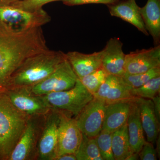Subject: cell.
I'll use <instances>...</instances> for the list:
<instances>
[{
	"label": "cell",
	"instance_id": "4dcf8cb0",
	"mask_svg": "<svg viewBox=\"0 0 160 160\" xmlns=\"http://www.w3.org/2000/svg\"><path fill=\"white\" fill-rule=\"evenodd\" d=\"M55 160H77L74 154H64L57 157Z\"/></svg>",
	"mask_w": 160,
	"mask_h": 160
},
{
	"label": "cell",
	"instance_id": "ba28073f",
	"mask_svg": "<svg viewBox=\"0 0 160 160\" xmlns=\"http://www.w3.org/2000/svg\"><path fill=\"white\" fill-rule=\"evenodd\" d=\"M46 115L43 130L38 140V159L55 160L58 155V127L60 112L51 109Z\"/></svg>",
	"mask_w": 160,
	"mask_h": 160
},
{
	"label": "cell",
	"instance_id": "7c38bea8",
	"mask_svg": "<svg viewBox=\"0 0 160 160\" xmlns=\"http://www.w3.org/2000/svg\"><path fill=\"white\" fill-rule=\"evenodd\" d=\"M38 116L29 117L26 128L8 159L29 160L32 156L40 135Z\"/></svg>",
	"mask_w": 160,
	"mask_h": 160
},
{
	"label": "cell",
	"instance_id": "9a60e30c",
	"mask_svg": "<svg viewBox=\"0 0 160 160\" xmlns=\"http://www.w3.org/2000/svg\"><path fill=\"white\" fill-rule=\"evenodd\" d=\"M103 49L90 54L69 52L66 57L79 79L102 68Z\"/></svg>",
	"mask_w": 160,
	"mask_h": 160
},
{
	"label": "cell",
	"instance_id": "52a82bcc",
	"mask_svg": "<svg viewBox=\"0 0 160 160\" xmlns=\"http://www.w3.org/2000/svg\"><path fill=\"white\" fill-rule=\"evenodd\" d=\"M51 20L43 9L31 12L12 6L0 4V21L16 27L32 28L42 27Z\"/></svg>",
	"mask_w": 160,
	"mask_h": 160
},
{
	"label": "cell",
	"instance_id": "d4e9b609",
	"mask_svg": "<svg viewBox=\"0 0 160 160\" xmlns=\"http://www.w3.org/2000/svg\"><path fill=\"white\" fill-rule=\"evenodd\" d=\"M108 75L102 68H101L78 79L83 86L93 95L105 82Z\"/></svg>",
	"mask_w": 160,
	"mask_h": 160
},
{
	"label": "cell",
	"instance_id": "83f0119b",
	"mask_svg": "<svg viewBox=\"0 0 160 160\" xmlns=\"http://www.w3.org/2000/svg\"><path fill=\"white\" fill-rule=\"evenodd\" d=\"M140 159L142 160H157V152L153 144L146 141L138 153Z\"/></svg>",
	"mask_w": 160,
	"mask_h": 160
},
{
	"label": "cell",
	"instance_id": "ffe728a7",
	"mask_svg": "<svg viewBox=\"0 0 160 160\" xmlns=\"http://www.w3.org/2000/svg\"><path fill=\"white\" fill-rule=\"evenodd\" d=\"M140 12L148 33L153 38L156 46L160 40V1L148 0L140 9Z\"/></svg>",
	"mask_w": 160,
	"mask_h": 160
},
{
	"label": "cell",
	"instance_id": "836d02e7",
	"mask_svg": "<svg viewBox=\"0 0 160 160\" xmlns=\"http://www.w3.org/2000/svg\"><path fill=\"white\" fill-rule=\"evenodd\" d=\"M118 1H119V0H118Z\"/></svg>",
	"mask_w": 160,
	"mask_h": 160
},
{
	"label": "cell",
	"instance_id": "f1b7e54d",
	"mask_svg": "<svg viewBox=\"0 0 160 160\" xmlns=\"http://www.w3.org/2000/svg\"><path fill=\"white\" fill-rule=\"evenodd\" d=\"M118 0H68L64 2L68 6H77L87 4H103L111 5L114 4Z\"/></svg>",
	"mask_w": 160,
	"mask_h": 160
},
{
	"label": "cell",
	"instance_id": "484cf974",
	"mask_svg": "<svg viewBox=\"0 0 160 160\" xmlns=\"http://www.w3.org/2000/svg\"><path fill=\"white\" fill-rule=\"evenodd\" d=\"M95 138L103 160H114L112 149V133L102 130Z\"/></svg>",
	"mask_w": 160,
	"mask_h": 160
},
{
	"label": "cell",
	"instance_id": "5b68a950",
	"mask_svg": "<svg viewBox=\"0 0 160 160\" xmlns=\"http://www.w3.org/2000/svg\"><path fill=\"white\" fill-rule=\"evenodd\" d=\"M78 79L66 58L47 78L30 88L35 94L43 95L71 89Z\"/></svg>",
	"mask_w": 160,
	"mask_h": 160
},
{
	"label": "cell",
	"instance_id": "8fae6325",
	"mask_svg": "<svg viewBox=\"0 0 160 160\" xmlns=\"http://www.w3.org/2000/svg\"><path fill=\"white\" fill-rule=\"evenodd\" d=\"M160 66V45L149 49L131 52L126 55L124 70L129 74H138Z\"/></svg>",
	"mask_w": 160,
	"mask_h": 160
},
{
	"label": "cell",
	"instance_id": "8992f818",
	"mask_svg": "<svg viewBox=\"0 0 160 160\" xmlns=\"http://www.w3.org/2000/svg\"><path fill=\"white\" fill-rule=\"evenodd\" d=\"M6 93L12 105L28 116H45L51 109L42 96L35 94L30 87L10 88Z\"/></svg>",
	"mask_w": 160,
	"mask_h": 160
},
{
	"label": "cell",
	"instance_id": "7a4b0ae2",
	"mask_svg": "<svg viewBox=\"0 0 160 160\" xmlns=\"http://www.w3.org/2000/svg\"><path fill=\"white\" fill-rule=\"evenodd\" d=\"M66 59L62 52L49 49L32 56L15 71L7 87H31L47 78Z\"/></svg>",
	"mask_w": 160,
	"mask_h": 160
},
{
	"label": "cell",
	"instance_id": "cb8c5ba5",
	"mask_svg": "<svg viewBox=\"0 0 160 160\" xmlns=\"http://www.w3.org/2000/svg\"><path fill=\"white\" fill-rule=\"evenodd\" d=\"M160 76L157 77L149 80L138 88L132 89L131 93L134 97L152 99L159 94Z\"/></svg>",
	"mask_w": 160,
	"mask_h": 160
},
{
	"label": "cell",
	"instance_id": "e0dca14e",
	"mask_svg": "<svg viewBox=\"0 0 160 160\" xmlns=\"http://www.w3.org/2000/svg\"><path fill=\"white\" fill-rule=\"evenodd\" d=\"M109 8L112 16L120 18L133 25L144 34L149 35L141 15V8L136 0H126L118 4H111Z\"/></svg>",
	"mask_w": 160,
	"mask_h": 160
},
{
	"label": "cell",
	"instance_id": "9c48e42d",
	"mask_svg": "<svg viewBox=\"0 0 160 160\" xmlns=\"http://www.w3.org/2000/svg\"><path fill=\"white\" fill-rule=\"evenodd\" d=\"M106 105L94 97L80 112L75 119L82 133L95 138L102 131Z\"/></svg>",
	"mask_w": 160,
	"mask_h": 160
},
{
	"label": "cell",
	"instance_id": "4fadbf2b",
	"mask_svg": "<svg viewBox=\"0 0 160 160\" xmlns=\"http://www.w3.org/2000/svg\"><path fill=\"white\" fill-rule=\"evenodd\" d=\"M93 97L107 104L129 101L135 97L131 89L123 82L121 76L108 75L106 80Z\"/></svg>",
	"mask_w": 160,
	"mask_h": 160
},
{
	"label": "cell",
	"instance_id": "7402d4cb",
	"mask_svg": "<svg viewBox=\"0 0 160 160\" xmlns=\"http://www.w3.org/2000/svg\"><path fill=\"white\" fill-rule=\"evenodd\" d=\"M77 160H103L100 154L95 138L82 133V138L75 153Z\"/></svg>",
	"mask_w": 160,
	"mask_h": 160
},
{
	"label": "cell",
	"instance_id": "44dd1931",
	"mask_svg": "<svg viewBox=\"0 0 160 160\" xmlns=\"http://www.w3.org/2000/svg\"><path fill=\"white\" fill-rule=\"evenodd\" d=\"M112 149L116 160H126L131 154L127 124L112 133Z\"/></svg>",
	"mask_w": 160,
	"mask_h": 160
},
{
	"label": "cell",
	"instance_id": "30bf717a",
	"mask_svg": "<svg viewBox=\"0 0 160 160\" xmlns=\"http://www.w3.org/2000/svg\"><path fill=\"white\" fill-rule=\"evenodd\" d=\"M59 112L57 157L64 154H75L82 141V133L75 119L62 112Z\"/></svg>",
	"mask_w": 160,
	"mask_h": 160
},
{
	"label": "cell",
	"instance_id": "5bb4252c",
	"mask_svg": "<svg viewBox=\"0 0 160 160\" xmlns=\"http://www.w3.org/2000/svg\"><path fill=\"white\" fill-rule=\"evenodd\" d=\"M123 43L118 38H112L103 49L102 68L108 75L122 76L125 73L126 55L123 51Z\"/></svg>",
	"mask_w": 160,
	"mask_h": 160
},
{
	"label": "cell",
	"instance_id": "4316f807",
	"mask_svg": "<svg viewBox=\"0 0 160 160\" xmlns=\"http://www.w3.org/2000/svg\"><path fill=\"white\" fill-rule=\"evenodd\" d=\"M68 0H17L9 5L25 11L33 12L42 9V6L47 3L56 1H62L63 2Z\"/></svg>",
	"mask_w": 160,
	"mask_h": 160
},
{
	"label": "cell",
	"instance_id": "ac0fdd59",
	"mask_svg": "<svg viewBox=\"0 0 160 160\" xmlns=\"http://www.w3.org/2000/svg\"><path fill=\"white\" fill-rule=\"evenodd\" d=\"M139 109L141 122L147 141L154 144L158 137L160 124L158 122L153 109L152 100L135 97Z\"/></svg>",
	"mask_w": 160,
	"mask_h": 160
},
{
	"label": "cell",
	"instance_id": "277c9868",
	"mask_svg": "<svg viewBox=\"0 0 160 160\" xmlns=\"http://www.w3.org/2000/svg\"><path fill=\"white\" fill-rule=\"evenodd\" d=\"M42 96L51 109L75 117L94 98L79 79L71 89Z\"/></svg>",
	"mask_w": 160,
	"mask_h": 160
},
{
	"label": "cell",
	"instance_id": "f546056e",
	"mask_svg": "<svg viewBox=\"0 0 160 160\" xmlns=\"http://www.w3.org/2000/svg\"><path fill=\"white\" fill-rule=\"evenodd\" d=\"M153 104V109L158 122L160 124V98L158 95L152 99Z\"/></svg>",
	"mask_w": 160,
	"mask_h": 160
},
{
	"label": "cell",
	"instance_id": "1f68e13d",
	"mask_svg": "<svg viewBox=\"0 0 160 160\" xmlns=\"http://www.w3.org/2000/svg\"><path fill=\"white\" fill-rule=\"evenodd\" d=\"M138 158H139L138 153H132L127 158L126 160H138Z\"/></svg>",
	"mask_w": 160,
	"mask_h": 160
},
{
	"label": "cell",
	"instance_id": "d6986e66",
	"mask_svg": "<svg viewBox=\"0 0 160 160\" xmlns=\"http://www.w3.org/2000/svg\"><path fill=\"white\" fill-rule=\"evenodd\" d=\"M127 124L131 152L138 153L146 140L140 118L139 109L135 97L131 102Z\"/></svg>",
	"mask_w": 160,
	"mask_h": 160
},
{
	"label": "cell",
	"instance_id": "6da1fadb",
	"mask_svg": "<svg viewBox=\"0 0 160 160\" xmlns=\"http://www.w3.org/2000/svg\"><path fill=\"white\" fill-rule=\"evenodd\" d=\"M48 49L42 27L19 28L0 21V86L7 87L26 59Z\"/></svg>",
	"mask_w": 160,
	"mask_h": 160
},
{
	"label": "cell",
	"instance_id": "2e32d148",
	"mask_svg": "<svg viewBox=\"0 0 160 160\" xmlns=\"http://www.w3.org/2000/svg\"><path fill=\"white\" fill-rule=\"evenodd\" d=\"M132 99L106 105L102 130L112 133L127 124Z\"/></svg>",
	"mask_w": 160,
	"mask_h": 160
},
{
	"label": "cell",
	"instance_id": "3957f363",
	"mask_svg": "<svg viewBox=\"0 0 160 160\" xmlns=\"http://www.w3.org/2000/svg\"><path fill=\"white\" fill-rule=\"evenodd\" d=\"M29 117L12 105L6 92H0V158L9 159Z\"/></svg>",
	"mask_w": 160,
	"mask_h": 160
},
{
	"label": "cell",
	"instance_id": "d6a6232c",
	"mask_svg": "<svg viewBox=\"0 0 160 160\" xmlns=\"http://www.w3.org/2000/svg\"><path fill=\"white\" fill-rule=\"evenodd\" d=\"M17 0H0V4H9Z\"/></svg>",
	"mask_w": 160,
	"mask_h": 160
},
{
	"label": "cell",
	"instance_id": "603a6c76",
	"mask_svg": "<svg viewBox=\"0 0 160 160\" xmlns=\"http://www.w3.org/2000/svg\"><path fill=\"white\" fill-rule=\"evenodd\" d=\"M158 76H160V66L142 73L134 74L125 73L121 77L125 84L131 90L138 88L149 80Z\"/></svg>",
	"mask_w": 160,
	"mask_h": 160
}]
</instances>
